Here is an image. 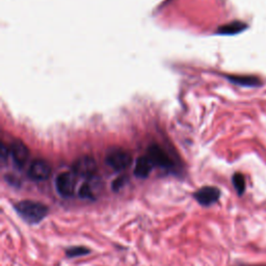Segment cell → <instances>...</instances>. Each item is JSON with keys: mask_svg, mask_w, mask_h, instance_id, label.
Here are the masks:
<instances>
[{"mask_svg": "<svg viewBox=\"0 0 266 266\" xmlns=\"http://www.w3.org/2000/svg\"><path fill=\"white\" fill-rule=\"evenodd\" d=\"M17 212L28 224L36 225L42 222L49 213V208L40 202L24 200L15 206Z\"/></svg>", "mask_w": 266, "mask_h": 266, "instance_id": "1", "label": "cell"}, {"mask_svg": "<svg viewBox=\"0 0 266 266\" xmlns=\"http://www.w3.org/2000/svg\"><path fill=\"white\" fill-rule=\"evenodd\" d=\"M106 164L114 171H124L132 163L131 155L123 149H112L107 153L105 158Z\"/></svg>", "mask_w": 266, "mask_h": 266, "instance_id": "2", "label": "cell"}, {"mask_svg": "<svg viewBox=\"0 0 266 266\" xmlns=\"http://www.w3.org/2000/svg\"><path fill=\"white\" fill-rule=\"evenodd\" d=\"M76 180L75 174L70 172H63L55 179V187L57 192L64 197L72 196L75 192Z\"/></svg>", "mask_w": 266, "mask_h": 266, "instance_id": "3", "label": "cell"}, {"mask_svg": "<svg viewBox=\"0 0 266 266\" xmlns=\"http://www.w3.org/2000/svg\"><path fill=\"white\" fill-rule=\"evenodd\" d=\"M51 175V166L44 159H36L29 165L27 176L33 181H45Z\"/></svg>", "mask_w": 266, "mask_h": 266, "instance_id": "4", "label": "cell"}, {"mask_svg": "<svg viewBox=\"0 0 266 266\" xmlns=\"http://www.w3.org/2000/svg\"><path fill=\"white\" fill-rule=\"evenodd\" d=\"M72 171L75 175L89 178L94 176L97 172V163L91 156H82L73 163Z\"/></svg>", "mask_w": 266, "mask_h": 266, "instance_id": "5", "label": "cell"}, {"mask_svg": "<svg viewBox=\"0 0 266 266\" xmlns=\"http://www.w3.org/2000/svg\"><path fill=\"white\" fill-rule=\"evenodd\" d=\"M193 196L198 204L207 207L219 201L221 190L214 186H204L195 191Z\"/></svg>", "mask_w": 266, "mask_h": 266, "instance_id": "6", "label": "cell"}, {"mask_svg": "<svg viewBox=\"0 0 266 266\" xmlns=\"http://www.w3.org/2000/svg\"><path fill=\"white\" fill-rule=\"evenodd\" d=\"M10 154L16 165H18L19 168H23L28 161L30 153L27 146L23 142L17 140L14 141L10 147Z\"/></svg>", "mask_w": 266, "mask_h": 266, "instance_id": "7", "label": "cell"}, {"mask_svg": "<svg viewBox=\"0 0 266 266\" xmlns=\"http://www.w3.org/2000/svg\"><path fill=\"white\" fill-rule=\"evenodd\" d=\"M148 156L154 165H158L160 168L168 169L173 165V161L160 146L153 145L150 147L148 149Z\"/></svg>", "mask_w": 266, "mask_h": 266, "instance_id": "8", "label": "cell"}, {"mask_svg": "<svg viewBox=\"0 0 266 266\" xmlns=\"http://www.w3.org/2000/svg\"><path fill=\"white\" fill-rule=\"evenodd\" d=\"M154 168V163L149 158V156H141L137 159L135 165V175L138 178L145 179L149 177Z\"/></svg>", "mask_w": 266, "mask_h": 266, "instance_id": "9", "label": "cell"}, {"mask_svg": "<svg viewBox=\"0 0 266 266\" xmlns=\"http://www.w3.org/2000/svg\"><path fill=\"white\" fill-rule=\"evenodd\" d=\"M228 80L235 83V85L241 87H249V88H256L262 85L261 80L256 76L251 75H229L227 76Z\"/></svg>", "mask_w": 266, "mask_h": 266, "instance_id": "10", "label": "cell"}, {"mask_svg": "<svg viewBox=\"0 0 266 266\" xmlns=\"http://www.w3.org/2000/svg\"><path fill=\"white\" fill-rule=\"evenodd\" d=\"M246 27L247 25L241 21H233L231 23L219 27L218 33L219 35H224V36H233L243 31Z\"/></svg>", "mask_w": 266, "mask_h": 266, "instance_id": "11", "label": "cell"}, {"mask_svg": "<svg viewBox=\"0 0 266 266\" xmlns=\"http://www.w3.org/2000/svg\"><path fill=\"white\" fill-rule=\"evenodd\" d=\"M232 182H233V185H234L237 193L239 195L243 194V192L245 190V178H244V176L240 173H236V174H234V176H233Z\"/></svg>", "mask_w": 266, "mask_h": 266, "instance_id": "12", "label": "cell"}, {"mask_svg": "<svg viewBox=\"0 0 266 266\" xmlns=\"http://www.w3.org/2000/svg\"><path fill=\"white\" fill-rule=\"evenodd\" d=\"M90 249L88 247L85 246H73V247H69L68 249L65 251V255L68 256L69 258H76V257H80V256H85L90 254Z\"/></svg>", "mask_w": 266, "mask_h": 266, "instance_id": "13", "label": "cell"}, {"mask_svg": "<svg viewBox=\"0 0 266 266\" xmlns=\"http://www.w3.org/2000/svg\"><path fill=\"white\" fill-rule=\"evenodd\" d=\"M79 196L82 198H92L93 197V192L89 184H82L80 189H79Z\"/></svg>", "mask_w": 266, "mask_h": 266, "instance_id": "14", "label": "cell"}]
</instances>
